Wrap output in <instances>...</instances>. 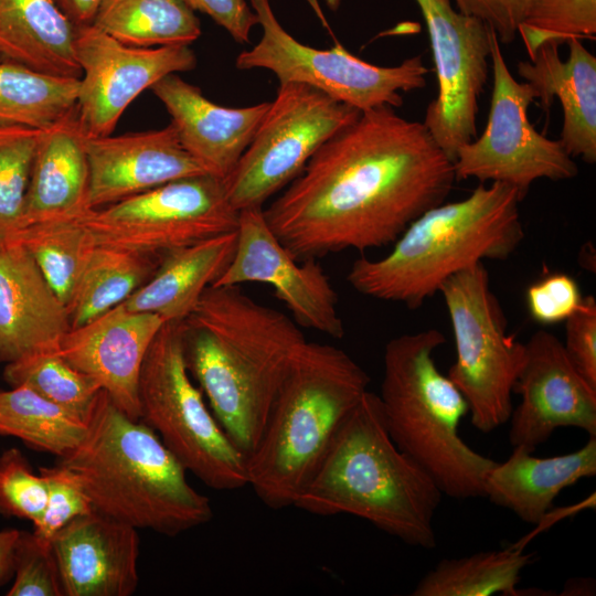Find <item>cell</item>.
<instances>
[{"label":"cell","instance_id":"9a60e30c","mask_svg":"<svg viewBox=\"0 0 596 596\" xmlns=\"http://www.w3.org/2000/svg\"><path fill=\"white\" fill-rule=\"evenodd\" d=\"M75 54L81 68L76 107L87 138L111 135L143 91L196 65L190 45L132 47L93 24L76 26Z\"/></svg>","mask_w":596,"mask_h":596},{"label":"cell","instance_id":"d6a6232c","mask_svg":"<svg viewBox=\"0 0 596 596\" xmlns=\"http://www.w3.org/2000/svg\"><path fill=\"white\" fill-rule=\"evenodd\" d=\"M23 246L60 299L67 305L95 243L79 219L26 225L8 243ZM7 244V245H8Z\"/></svg>","mask_w":596,"mask_h":596},{"label":"cell","instance_id":"5bb4252c","mask_svg":"<svg viewBox=\"0 0 596 596\" xmlns=\"http://www.w3.org/2000/svg\"><path fill=\"white\" fill-rule=\"evenodd\" d=\"M414 1L426 24L437 78V95L422 123L454 162L457 150L477 135L493 29L458 11L450 0Z\"/></svg>","mask_w":596,"mask_h":596},{"label":"cell","instance_id":"ac0fdd59","mask_svg":"<svg viewBox=\"0 0 596 596\" xmlns=\"http://www.w3.org/2000/svg\"><path fill=\"white\" fill-rule=\"evenodd\" d=\"M163 323L156 313L130 311L118 305L72 328L57 352L94 379L125 414L139 421V375L146 353Z\"/></svg>","mask_w":596,"mask_h":596},{"label":"cell","instance_id":"44dd1931","mask_svg":"<svg viewBox=\"0 0 596 596\" xmlns=\"http://www.w3.org/2000/svg\"><path fill=\"white\" fill-rule=\"evenodd\" d=\"M150 89L170 115L183 148L210 174L224 180L253 140L270 104L224 107L178 74L164 76Z\"/></svg>","mask_w":596,"mask_h":596},{"label":"cell","instance_id":"74e56055","mask_svg":"<svg viewBox=\"0 0 596 596\" xmlns=\"http://www.w3.org/2000/svg\"><path fill=\"white\" fill-rule=\"evenodd\" d=\"M39 473L47 486V503L33 534L47 545L53 536L73 519L94 511L77 476L68 468L56 465L41 467Z\"/></svg>","mask_w":596,"mask_h":596},{"label":"cell","instance_id":"ffe728a7","mask_svg":"<svg viewBox=\"0 0 596 596\" xmlns=\"http://www.w3.org/2000/svg\"><path fill=\"white\" fill-rule=\"evenodd\" d=\"M138 529L92 511L52 539L64 596H130L139 582Z\"/></svg>","mask_w":596,"mask_h":596},{"label":"cell","instance_id":"f35d334b","mask_svg":"<svg viewBox=\"0 0 596 596\" xmlns=\"http://www.w3.org/2000/svg\"><path fill=\"white\" fill-rule=\"evenodd\" d=\"M13 584L7 596H64L51 545L21 531L14 549Z\"/></svg>","mask_w":596,"mask_h":596},{"label":"cell","instance_id":"bcb514c9","mask_svg":"<svg viewBox=\"0 0 596 596\" xmlns=\"http://www.w3.org/2000/svg\"><path fill=\"white\" fill-rule=\"evenodd\" d=\"M342 0H324L326 6L331 11H337L339 7L341 6Z\"/></svg>","mask_w":596,"mask_h":596},{"label":"cell","instance_id":"d6986e66","mask_svg":"<svg viewBox=\"0 0 596 596\" xmlns=\"http://www.w3.org/2000/svg\"><path fill=\"white\" fill-rule=\"evenodd\" d=\"M86 152L91 210L178 179L209 173L183 148L171 124L161 129L87 138Z\"/></svg>","mask_w":596,"mask_h":596},{"label":"cell","instance_id":"484cf974","mask_svg":"<svg viewBox=\"0 0 596 596\" xmlns=\"http://www.w3.org/2000/svg\"><path fill=\"white\" fill-rule=\"evenodd\" d=\"M236 240L235 230L166 254L151 278L120 305L164 322L185 320L233 259Z\"/></svg>","mask_w":596,"mask_h":596},{"label":"cell","instance_id":"8992f818","mask_svg":"<svg viewBox=\"0 0 596 596\" xmlns=\"http://www.w3.org/2000/svg\"><path fill=\"white\" fill-rule=\"evenodd\" d=\"M369 383L344 350L307 340L299 348L247 457V486L266 507H294Z\"/></svg>","mask_w":596,"mask_h":596},{"label":"cell","instance_id":"e0dca14e","mask_svg":"<svg viewBox=\"0 0 596 596\" xmlns=\"http://www.w3.org/2000/svg\"><path fill=\"white\" fill-rule=\"evenodd\" d=\"M513 393L521 401L509 418L512 447L534 451L560 427L596 436V387L576 370L552 332L538 330L524 343Z\"/></svg>","mask_w":596,"mask_h":596},{"label":"cell","instance_id":"cb8c5ba5","mask_svg":"<svg viewBox=\"0 0 596 596\" xmlns=\"http://www.w3.org/2000/svg\"><path fill=\"white\" fill-rule=\"evenodd\" d=\"M86 139L76 105L54 125L41 130L22 227L39 222L81 219L91 211Z\"/></svg>","mask_w":596,"mask_h":596},{"label":"cell","instance_id":"277c9868","mask_svg":"<svg viewBox=\"0 0 596 596\" xmlns=\"http://www.w3.org/2000/svg\"><path fill=\"white\" fill-rule=\"evenodd\" d=\"M81 443L58 465L79 479L95 511L136 529L175 536L211 521L207 497L143 422L131 419L100 390Z\"/></svg>","mask_w":596,"mask_h":596},{"label":"cell","instance_id":"52a82bcc","mask_svg":"<svg viewBox=\"0 0 596 596\" xmlns=\"http://www.w3.org/2000/svg\"><path fill=\"white\" fill-rule=\"evenodd\" d=\"M445 342L436 329L391 339L379 398L394 443L432 476L444 496L483 497L485 477L497 461L471 448L459 434L469 406L436 365L434 353Z\"/></svg>","mask_w":596,"mask_h":596},{"label":"cell","instance_id":"4316f807","mask_svg":"<svg viewBox=\"0 0 596 596\" xmlns=\"http://www.w3.org/2000/svg\"><path fill=\"white\" fill-rule=\"evenodd\" d=\"M76 26L53 0H0V56L42 73L81 77Z\"/></svg>","mask_w":596,"mask_h":596},{"label":"cell","instance_id":"ab89813d","mask_svg":"<svg viewBox=\"0 0 596 596\" xmlns=\"http://www.w3.org/2000/svg\"><path fill=\"white\" fill-rule=\"evenodd\" d=\"M584 296L575 278L550 273L532 283L525 292L530 317L541 324L565 322L581 306Z\"/></svg>","mask_w":596,"mask_h":596},{"label":"cell","instance_id":"1f68e13d","mask_svg":"<svg viewBox=\"0 0 596 596\" xmlns=\"http://www.w3.org/2000/svg\"><path fill=\"white\" fill-rule=\"evenodd\" d=\"M85 433L84 421L33 390L23 385L0 390V436L15 437L33 450L61 458Z\"/></svg>","mask_w":596,"mask_h":596},{"label":"cell","instance_id":"2e32d148","mask_svg":"<svg viewBox=\"0 0 596 596\" xmlns=\"http://www.w3.org/2000/svg\"><path fill=\"white\" fill-rule=\"evenodd\" d=\"M236 234L233 259L212 286L267 284L296 323L333 339L344 336L338 295L317 258L298 263L270 230L263 207L241 210Z\"/></svg>","mask_w":596,"mask_h":596},{"label":"cell","instance_id":"8fae6325","mask_svg":"<svg viewBox=\"0 0 596 596\" xmlns=\"http://www.w3.org/2000/svg\"><path fill=\"white\" fill-rule=\"evenodd\" d=\"M262 28L259 41L241 52L238 70L265 68L279 84L309 85L328 96L365 111L380 106L403 105L401 92L426 86L429 73L421 55L394 66H380L351 54L340 43L319 50L300 43L276 18L269 0H249Z\"/></svg>","mask_w":596,"mask_h":596},{"label":"cell","instance_id":"f6af8a7d","mask_svg":"<svg viewBox=\"0 0 596 596\" xmlns=\"http://www.w3.org/2000/svg\"><path fill=\"white\" fill-rule=\"evenodd\" d=\"M20 530H0V585L7 583L13 575V556Z\"/></svg>","mask_w":596,"mask_h":596},{"label":"cell","instance_id":"4dcf8cb0","mask_svg":"<svg viewBox=\"0 0 596 596\" xmlns=\"http://www.w3.org/2000/svg\"><path fill=\"white\" fill-rule=\"evenodd\" d=\"M531 558V554L512 549L444 558L417 583L412 595L517 596L521 572Z\"/></svg>","mask_w":596,"mask_h":596},{"label":"cell","instance_id":"ba28073f","mask_svg":"<svg viewBox=\"0 0 596 596\" xmlns=\"http://www.w3.org/2000/svg\"><path fill=\"white\" fill-rule=\"evenodd\" d=\"M183 321L164 322L139 375L140 419L187 471L215 490L247 486V458L231 441L192 382L183 348Z\"/></svg>","mask_w":596,"mask_h":596},{"label":"cell","instance_id":"836d02e7","mask_svg":"<svg viewBox=\"0 0 596 596\" xmlns=\"http://www.w3.org/2000/svg\"><path fill=\"white\" fill-rule=\"evenodd\" d=\"M2 376L11 387L26 386L84 422L102 390L94 379L72 366L57 351L7 363Z\"/></svg>","mask_w":596,"mask_h":596},{"label":"cell","instance_id":"7bdbcfd3","mask_svg":"<svg viewBox=\"0 0 596 596\" xmlns=\"http://www.w3.org/2000/svg\"><path fill=\"white\" fill-rule=\"evenodd\" d=\"M194 11L209 15L227 31L234 41L248 43L257 15L247 0H184Z\"/></svg>","mask_w":596,"mask_h":596},{"label":"cell","instance_id":"30bf717a","mask_svg":"<svg viewBox=\"0 0 596 596\" xmlns=\"http://www.w3.org/2000/svg\"><path fill=\"white\" fill-rule=\"evenodd\" d=\"M224 179L205 173L178 179L79 219L96 245L160 257L238 224Z\"/></svg>","mask_w":596,"mask_h":596},{"label":"cell","instance_id":"9c48e42d","mask_svg":"<svg viewBox=\"0 0 596 596\" xmlns=\"http://www.w3.org/2000/svg\"><path fill=\"white\" fill-rule=\"evenodd\" d=\"M439 292L456 350L447 376L467 401L473 427L488 434L510 418L524 343L508 333L504 312L490 288L483 263L450 277Z\"/></svg>","mask_w":596,"mask_h":596},{"label":"cell","instance_id":"5b68a950","mask_svg":"<svg viewBox=\"0 0 596 596\" xmlns=\"http://www.w3.org/2000/svg\"><path fill=\"white\" fill-rule=\"evenodd\" d=\"M521 201L510 185L480 183L467 198L417 216L387 255L355 259L347 280L361 295L417 309L454 275L517 249L524 236Z\"/></svg>","mask_w":596,"mask_h":596},{"label":"cell","instance_id":"e575fe53","mask_svg":"<svg viewBox=\"0 0 596 596\" xmlns=\"http://www.w3.org/2000/svg\"><path fill=\"white\" fill-rule=\"evenodd\" d=\"M41 130L0 126V248L21 230Z\"/></svg>","mask_w":596,"mask_h":596},{"label":"cell","instance_id":"4fadbf2b","mask_svg":"<svg viewBox=\"0 0 596 596\" xmlns=\"http://www.w3.org/2000/svg\"><path fill=\"white\" fill-rule=\"evenodd\" d=\"M493 86L488 123L482 134L461 146L454 160L456 180L476 179L514 188L523 200L539 179L568 180L578 167L560 139L539 132L528 111L535 100L525 82L511 74L496 32L491 34Z\"/></svg>","mask_w":596,"mask_h":596},{"label":"cell","instance_id":"7402d4cb","mask_svg":"<svg viewBox=\"0 0 596 596\" xmlns=\"http://www.w3.org/2000/svg\"><path fill=\"white\" fill-rule=\"evenodd\" d=\"M72 329L66 305L29 252L17 243L0 248V362L58 351Z\"/></svg>","mask_w":596,"mask_h":596},{"label":"cell","instance_id":"7c38bea8","mask_svg":"<svg viewBox=\"0 0 596 596\" xmlns=\"http://www.w3.org/2000/svg\"><path fill=\"white\" fill-rule=\"evenodd\" d=\"M360 113L309 85L279 84L253 140L225 179L232 205L237 211L263 207Z\"/></svg>","mask_w":596,"mask_h":596},{"label":"cell","instance_id":"d590c367","mask_svg":"<svg viewBox=\"0 0 596 596\" xmlns=\"http://www.w3.org/2000/svg\"><path fill=\"white\" fill-rule=\"evenodd\" d=\"M529 60L546 43L596 39V0H532L519 25Z\"/></svg>","mask_w":596,"mask_h":596},{"label":"cell","instance_id":"f1b7e54d","mask_svg":"<svg viewBox=\"0 0 596 596\" xmlns=\"http://www.w3.org/2000/svg\"><path fill=\"white\" fill-rule=\"evenodd\" d=\"M92 24L132 47L190 45L201 35L184 0H103Z\"/></svg>","mask_w":596,"mask_h":596},{"label":"cell","instance_id":"6da1fadb","mask_svg":"<svg viewBox=\"0 0 596 596\" xmlns=\"http://www.w3.org/2000/svg\"><path fill=\"white\" fill-rule=\"evenodd\" d=\"M455 181L424 124L380 106L332 136L263 212L298 260L364 252L393 244Z\"/></svg>","mask_w":596,"mask_h":596},{"label":"cell","instance_id":"8d00e7d4","mask_svg":"<svg viewBox=\"0 0 596 596\" xmlns=\"http://www.w3.org/2000/svg\"><path fill=\"white\" fill-rule=\"evenodd\" d=\"M47 486L35 475L26 457L15 447L0 455V514L38 523L47 503Z\"/></svg>","mask_w":596,"mask_h":596},{"label":"cell","instance_id":"60d3db41","mask_svg":"<svg viewBox=\"0 0 596 596\" xmlns=\"http://www.w3.org/2000/svg\"><path fill=\"white\" fill-rule=\"evenodd\" d=\"M564 350L582 376L596 387V300L584 296L578 309L565 321Z\"/></svg>","mask_w":596,"mask_h":596},{"label":"cell","instance_id":"83f0119b","mask_svg":"<svg viewBox=\"0 0 596 596\" xmlns=\"http://www.w3.org/2000/svg\"><path fill=\"white\" fill-rule=\"evenodd\" d=\"M160 262V257L95 244L66 305L71 327L124 302L151 278Z\"/></svg>","mask_w":596,"mask_h":596},{"label":"cell","instance_id":"3957f363","mask_svg":"<svg viewBox=\"0 0 596 596\" xmlns=\"http://www.w3.org/2000/svg\"><path fill=\"white\" fill-rule=\"evenodd\" d=\"M443 496L432 476L394 443L379 395L368 390L294 507L324 517L351 514L405 544L432 550Z\"/></svg>","mask_w":596,"mask_h":596},{"label":"cell","instance_id":"ee69618b","mask_svg":"<svg viewBox=\"0 0 596 596\" xmlns=\"http://www.w3.org/2000/svg\"><path fill=\"white\" fill-rule=\"evenodd\" d=\"M75 26L93 23L103 0H53Z\"/></svg>","mask_w":596,"mask_h":596},{"label":"cell","instance_id":"7a4b0ae2","mask_svg":"<svg viewBox=\"0 0 596 596\" xmlns=\"http://www.w3.org/2000/svg\"><path fill=\"white\" fill-rule=\"evenodd\" d=\"M183 326L188 370L225 434L247 458L306 339L294 319L238 286L209 287Z\"/></svg>","mask_w":596,"mask_h":596},{"label":"cell","instance_id":"f546056e","mask_svg":"<svg viewBox=\"0 0 596 596\" xmlns=\"http://www.w3.org/2000/svg\"><path fill=\"white\" fill-rule=\"evenodd\" d=\"M79 78L50 75L3 61L0 63V126L44 130L77 100Z\"/></svg>","mask_w":596,"mask_h":596},{"label":"cell","instance_id":"603a6c76","mask_svg":"<svg viewBox=\"0 0 596 596\" xmlns=\"http://www.w3.org/2000/svg\"><path fill=\"white\" fill-rule=\"evenodd\" d=\"M563 61L554 43L518 63V74L530 85L540 106L549 113L556 97L563 113L561 142L572 158L596 162V57L578 38L570 39Z\"/></svg>","mask_w":596,"mask_h":596},{"label":"cell","instance_id":"b9f144b4","mask_svg":"<svg viewBox=\"0 0 596 596\" xmlns=\"http://www.w3.org/2000/svg\"><path fill=\"white\" fill-rule=\"evenodd\" d=\"M532 0H454L455 8L490 25L500 43L510 44L517 35Z\"/></svg>","mask_w":596,"mask_h":596},{"label":"cell","instance_id":"d4e9b609","mask_svg":"<svg viewBox=\"0 0 596 596\" xmlns=\"http://www.w3.org/2000/svg\"><path fill=\"white\" fill-rule=\"evenodd\" d=\"M595 476L596 436L575 451L552 457H536L514 446L507 460L497 461L487 472L483 497L523 522L539 524L564 489Z\"/></svg>","mask_w":596,"mask_h":596}]
</instances>
